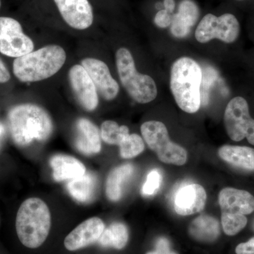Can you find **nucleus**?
<instances>
[{"mask_svg": "<svg viewBox=\"0 0 254 254\" xmlns=\"http://www.w3.org/2000/svg\"><path fill=\"white\" fill-rule=\"evenodd\" d=\"M8 123L11 138L18 146L46 141L53 131V120L48 112L31 103L13 107L8 113Z\"/></svg>", "mask_w": 254, "mask_h": 254, "instance_id": "nucleus-1", "label": "nucleus"}, {"mask_svg": "<svg viewBox=\"0 0 254 254\" xmlns=\"http://www.w3.org/2000/svg\"><path fill=\"white\" fill-rule=\"evenodd\" d=\"M202 70L191 58L183 57L173 63L170 73V88L180 109L193 114L200 109Z\"/></svg>", "mask_w": 254, "mask_h": 254, "instance_id": "nucleus-2", "label": "nucleus"}, {"mask_svg": "<svg viewBox=\"0 0 254 254\" xmlns=\"http://www.w3.org/2000/svg\"><path fill=\"white\" fill-rule=\"evenodd\" d=\"M51 227V214L46 203L38 198H30L21 203L16 218L18 240L24 247L36 249L48 238Z\"/></svg>", "mask_w": 254, "mask_h": 254, "instance_id": "nucleus-3", "label": "nucleus"}, {"mask_svg": "<svg viewBox=\"0 0 254 254\" xmlns=\"http://www.w3.org/2000/svg\"><path fill=\"white\" fill-rule=\"evenodd\" d=\"M66 59V53L61 47L46 46L16 58L13 72L22 82L42 81L58 73Z\"/></svg>", "mask_w": 254, "mask_h": 254, "instance_id": "nucleus-4", "label": "nucleus"}, {"mask_svg": "<svg viewBox=\"0 0 254 254\" xmlns=\"http://www.w3.org/2000/svg\"><path fill=\"white\" fill-rule=\"evenodd\" d=\"M218 201L224 232L228 236L237 235L247 225L246 215L254 211V195L247 190L227 187L219 193Z\"/></svg>", "mask_w": 254, "mask_h": 254, "instance_id": "nucleus-5", "label": "nucleus"}, {"mask_svg": "<svg viewBox=\"0 0 254 254\" xmlns=\"http://www.w3.org/2000/svg\"><path fill=\"white\" fill-rule=\"evenodd\" d=\"M116 64L122 84L132 99L140 104H145L156 98L158 88L154 80L137 71L129 50L122 48L117 51Z\"/></svg>", "mask_w": 254, "mask_h": 254, "instance_id": "nucleus-6", "label": "nucleus"}, {"mask_svg": "<svg viewBox=\"0 0 254 254\" xmlns=\"http://www.w3.org/2000/svg\"><path fill=\"white\" fill-rule=\"evenodd\" d=\"M141 131L145 143L155 152L160 161L178 166L187 163V150L171 141L165 124L158 121L146 122L141 125Z\"/></svg>", "mask_w": 254, "mask_h": 254, "instance_id": "nucleus-7", "label": "nucleus"}, {"mask_svg": "<svg viewBox=\"0 0 254 254\" xmlns=\"http://www.w3.org/2000/svg\"><path fill=\"white\" fill-rule=\"evenodd\" d=\"M224 124L232 141L247 138L254 145V119L251 116L250 105L244 97L236 96L229 102L224 114Z\"/></svg>", "mask_w": 254, "mask_h": 254, "instance_id": "nucleus-8", "label": "nucleus"}, {"mask_svg": "<svg viewBox=\"0 0 254 254\" xmlns=\"http://www.w3.org/2000/svg\"><path fill=\"white\" fill-rule=\"evenodd\" d=\"M240 34V24L235 15L222 14L220 16L208 14L198 23L195 32V39L200 43L212 40H220L224 43H233Z\"/></svg>", "mask_w": 254, "mask_h": 254, "instance_id": "nucleus-9", "label": "nucleus"}, {"mask_svg": "<svg viewBox=\"0 0 254 254\" xmlns=\"http://www.w3.org/2000/svg\"><path fill=\"white\" fill-rule=\"evenodd\" d=\"M34 44L23 32L21 24L9 17H0V53L11 58H19L31 53Z\"/></svg>", "mask_w": 254, "mask_h": 254, "instance_id": "nucleus-10", "label": "nucleus"}, {"mask_svg": "<svg viewBox=\"0 0 254 254\" xmlns=\"http://www.w3.org/2000/svg\"><path fill=\"white\" fill-rule=\"evenodd\" d=\"M68 79L78 103L87 111H93L98 105L96 88L81 65H74L68 71Z\"/></svg>", "mask_w": 254, "mask_h": 254, "instance_id": "nucleus-11", "label": "nucleus"}, {"mask_svg": "<svg viewBox=\"0 0 254 254\" xmlns=\"http://www.w3.org/2000/svg\"><path fill=\"white\" fill-rule=\"evenodd\" d=\"M81 66L86 69L94 83L97 92L106 100H113L118 96L120 86L112 77L109 68L101 60L86 58L81 62Z\"/></svg>", "mask_w": 254, "mask_h": 254, "instance_id": "nucleus-12", "label": "nucleus"}, {"mask_svg": "<svg viewBox=\"0 0 254 254\" xmlns=\"http://www.w3.org/2000/svg\"><path fill=\"white\" fill-rule=\"evenodd\" d=\"M105 228L104 222L98 217L88 219L66 237L64 242L65 248L74 252L93 245L98 242Z\"/></svg>", "mask_w": 254, "mask_h": 254, "instance_id": "nucleus-13", "label": "nucleus"}, {"mask_svg": "<svg viewBox=\"0 0 254 254\" xmlns=\"http://www.w3.org/2000/svg\"><path fill=\"white\" fill-rule=\"evenodd\" d=\"M65 22L71 28L84 30L93 21V9L88 0H54Z\"/></svg>", "mask_w": 254, "mask_h": 254, "instance_id": "nucleus-14", "label": "nucleus"}, {"mask_svg": "<svg viewBox=\"0 0 254 254\" xmlns=\"http://www.w3.org/2000/svg\"><path fill=\"white\" fill-rule=\"evenodd\" d=\"M206 199V192L203 187L197 184L185 185L180 188L175 194V212L184 216L199 213L205 208Z\"/></svg>", "mask_w": 254, "mask_h": 254, "instance_id": "nucleus-15", "label": "nucleus"}, {"mask_svg": "<svg viewBox=\"0 0 254 254\" xmlns=\"http://www.w3.org/2000/svg\"><path fill=\"white\" fill-rule=\"evenodd\" d=\"M74 145L83 154L91 155L101 150V136L98 127L88 119L81 118L76 123Z\"/></svg>", "mask_w": 254, "mask_h": 254, "instance_id": "nucleus-16", "label": "nucleus"}, {"mask_svg": "<svg viewBox=\"0 0 254 254\" xmlns=\"http://www.w3.org/2000/svg\"><path fill=\"white\" fill-rule=\"evenodd\" d=\"M53 178L56 182L70 181L86 173L85 165L78 159L67 155H56L50 159Z\"/></svg>", "mask_w": 254, "mask_h": 254, "instance_id": "nucleus-17", "label": "nucleus"}, {"mask_svg": "<svg viewBox=\"0 0 254 254\" xmlns=\"http://www.w3.org/2000/svg\"><path fill=\"white\" fill-rule=\"evenodd\" d=\"M218 155L227 163L254 171V148L240 145H225L219 148Z\"/></svg>", "mask_w": 254, "mask_h": 254, "instance_id": "nucleus-18", "label": "nucleus"}, {"mask_svg": "<svg viewBox=\"0 0 254 254\" xmlns=\"http://www.w3.org/2000/svg\"><path fill=\"white\" fill-rule=\"evenodd\" d=\"M189 233L192 238L198 242L210 243L220 236V223L213 216L201 215L190 224Z\"/></svg>", "mask_w": 254, "mask_h": 254, "instance_id": "nucleus-19", "label": "nucleus"}, {"mask_svg": "<svg viewBox=\"0 0 254 254\" xmlns=\"http://www.w3.org/2000/svg\"><path fill=\"white\" fill-rule=\"evenodd\" d=\"M67 190L70 195L80 203H90L94 199L96 193V177L89 173L70 180Z\"/></svg>", "mask_w": 254, "mask_h": 254, "instance_id": "nucleus-20", "label": "nucleus"}, {"mask_svg": "<svg viewBox=\"0 0 254 254\" xmlns=\"http://www.w3.org/2000/svg\"><path fill=\"white\" fill-rule=\"evenodd\" d=\"M134 168L131 164L120 165L113 169L108 175L105 192L108 199L118 201L123 195V185L131 177Z\"/></svg>", "mask_w": 254, "mask_h": 254, "instance_id": "nucleus-21", "label": "nucleus"}, {"mask_svg": "<svg viewBox=\"0 0 254 254\" xmlns=\"http://www.w3.org/2000/svg\"><path fill=\"white\" fill-rule=\"evenodd\" d=\"M128 230L126 225L122 222H115L105 228L98 243L103 247L123 250L128 243Z\"/></svg>", "mask_w": 254, "mask_h": 254, "instance_id": "nucleus-22", "label": "nucleus"}, {"mask_svg": "<svg viewBox=\"0 0 254 254\" xmlns=\"http://www.w3.org/2000/svg\"><path fill=\"white\" fill-rule=\"evenodd\" d=\"M128 127L123 125L119 126L115 122L108 120L102 124L100 136L105 143L110 145H120L127 135L128 134Z\"/></svg>", "mask_w": 254, "mask_h": 254, "instance_id": "nucleus-23", "label": "nucleus"}, {"mask_svg": "<svg viewBox=\"0 0 254 254\" xmlns=\"http://www.w3.org/2000/svg\"><path fill=\"white\" fill-rule=\"evenodd\" d=\"M120 155L125 159L133 158L141 154L145 149V143L139 135L131 133L127 135L119 145Z\"/></svg>", "mask_w": 254, "mask_h": 254, "instance_id": "nucleus-24", "label": "nucleus"}, {"mask_svg": "<svg viewBox=\"0 0 254 254\" xmlns=\"http://www.w3.org/2000/svg\"><path fill=\"white\" fill-rule=\"evenodd\" d=\"M179 16L192 27L196 23L199 11L197 5L192 0H183L179 6Z\"/></svg>", "mask_w": 254, "mask_h": 254, "instance_id": "nucleus-25", "label": "nucleus"}, {"mask_svg": "<svg viewBox=\"0 0 254 254\" xmlns=\"http://www.w3.org/2000/svg\"><path fill=\"white\" fill-rule=\"evenodd\" d=\"M162 182V176L158 170H152L148 176L146 181L142 189V193L144 195H151L156 193Z\"/></svg>", "mask_w": 254, "mask_h": 254, "instance_id": "nucleus-26", "label": "nucleus"}, {"mask_svg": "<svg viewBox=\"0 0 254 254\" xmlns=\"http://www.w3.org/2000/svg\"><path fill=\"white\" fill-rule=\"evenodd\" d=\"M190 26L178 14L174 15L171 23V31L173 36L177 38H184L190 33Z\"/></svg>", "mask_w": 254, "mask_h": 254, "instance_id": "nucleus-27", "label": "nucleus"}, {"mask_svg": "<svg viewBox=\"0 0 254 254\" xmlns=\"http://www.w3.org/2000/svg\"><path fill=\"white\" fill-rule=\"evenodd\" d=\"M145 254H178L171 250L170 243L165 237H160L155 244V250Z\"/></svg>", "mask_w": 254, "mask_h": 254, "instance_id": "nucleus-28", "label": "nucleus"}, {"mask_svg": "<svg viewBox=\"0 0 254 254\" xmlns=\"http://www.w3.org/2000/svg\"><path fill=\"white\" fill-rule=\"evenodd\" d=\"M172 21H173V16L166 9L159 11L155 15L154 18L155 24L161 28L169 27L171 25Z\"/></svg>", "mask_w": 254, "mask_h": 254, "instance_id": "nucleus-29", "label": "nucleus"}, {"mask_svg": "<svg viewBox=\"0 0 254 254\" xmlns=\"http://www.w3.org/2000/svg\"><path fill=\"white\" fill-rule=\"evenodd\" d=\"M235 252L237 254H254V237L237 245Z\"/></svg>", "mask_w": 254, "mask_h": 254, "instance_id": "nucleus-30", "label": "nucleus"}, {"mask_svg": "<svg viewBox=\"0 0 254 254\" xmlns=\"http://www.w3.org/2000/svg\"><path fill=\"white\" fill-rule=\"evenodd\" d=\"M10 73L6 65L0 58V83H6L9 81Z\"/></svg>", "mask_w": 254, "mask_h": 254, "instance_id": "nucleus-31", "label": "nucleus"}, {"mask_svg": "<svg viewBox=\"0 0 254 254\" xmlns=\"http://www.w3.org/2000/svg\"><path fill=\"white\" fill-rule=\"evenodd\" d=\"M165 6L166 7V10H168L169 12H172L175 7V1L174 0H165Z\"/></svg>", "mask_w": 254, "mask_h": 254, "instance_id": "nucleus-32", "label": "nucleus"}, {"mask_svg": "<svg viewBox=\"0 0 254 254\" xmlns=\"http://www.w3.org/2000/svg\"><path fill=\"white\" fill-rule=\"evenodd\" d=\"M5 133V128L4 125L1 123H0V138L1 136H3V135Z\"/></svg>", "mask_w": 254, "mask_h": 254, "instance_id": "nucleus-33", "label": "nucleus"}, {"mask_svg": "<svg viewBox=\"0 0 254 254\" xmlns=\"http://www.w3.org/2000/svg\"><path fill=\"white\" fill-rule=\"evenodd\" d=\"M0 7H1V0H0Z\"/></svg>", "mask_w": 254, "mask_h": 254, "instance_id": "nucleus-34", "label": "nucleus"}, {"mask_svg": "<svg viewBox=\"0 0 254 254\" xmlns=\"http://www.w3.org/2000/svg\"><path fill=\"white\" fill-rule=\"evenodd\" d=\"M238 1H242V0H238Z\"/></svg>", "mask_w": 254, "mask_h": 254, "instance_id": "nucleus-35", "label": "nucleus"}, {"mask_svg": "<svg viewBox=\"0 0 254 254\" xmlns=\"http://www.w3.org/2000/svg\"><path fill=\"white\" fill-rule=\"evenodd\" d=\"M0 142H1V139H0Z\"/></svg>", "mask_w": 254, "mask_h": 254, "instance_id": "nucleus-36", "label": "nucleus"}]
</instances>
